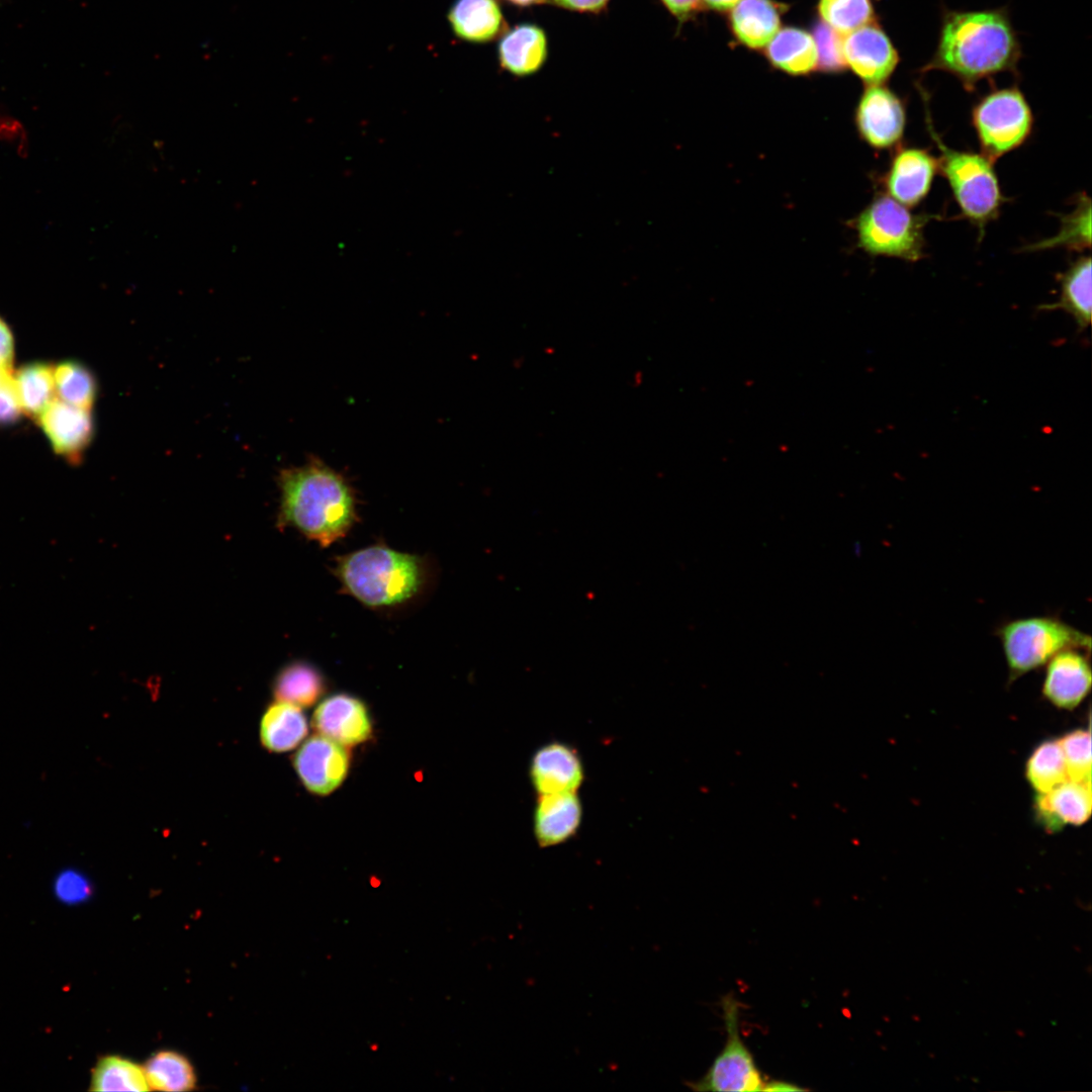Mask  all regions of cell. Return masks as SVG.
<instances>
[{"instance_id":"obj_1","label":"cell","mask_w":1092,"mask_h":1092,"mask_svg":"<svg viewBox=\"0 0 1092 1092\" xmlns=\"http://www.w3.org/2000/svg\"><path fill=\"white\" fill-rule=\"evenodd\" d=\"M1021 57V43L1007 9H944L935 51L920 73L945 72L972 92L982 80L1016 73Z\"/></svg>"},{"instance_id":"obj_2","label":"cell","mask_w":1092,"mask_h":1092,"mask_svg":"<svg viewBox=\"0 0 1092 1092\" xmlns=\"http://www.w3.org/2000/svg\"><path fill=\"white\" fill-rule=\"evenodd\" d=\"M278 484V526L292 528L322 547L343 539L358 520L354 489L322 461L283 469Z\"/></svg>"},{"instance_id":"obj_3","label":"cell","mask_w":1092,"mask_h":1092,"mask_svg":"<svg viewBox=\"0 0 1092 1092\" xmlns=\"http://www.w3.org/2000/svg\"><path fill=\"white\" fill-rule=\"evenodd\" d=\"M333 571L342 590L373 610L412 604L427 590L431 576L426 558L384 544L340 556Z\"/></svg>"},{"instance_id":"obj_4","label":"cell","mask_w":1092,"mask_h":1092,"mask_svg":"<svg viewBox=\"0 0 1092 1092\" xmlns=\"http://www.w3.org/2000/svg\"><path fill=\"white\" fill-rule=\"evenodd\" d=\"M927 130L939 157L938 172L945 178L966 219L984 235L985 226L998 217L1005 202L994 162L983 154L961 151L945 145L935 131L926 110Z\"/></svg>"},{"instance_id":"obj_5","label":"cell","mask_w":1092,"mask_h":1092,"mask_svg":"<svg viewBox=\"0 0 1092 1092\" xmlns=\"http://www.w3.org/2000/svg\"><path fill=\"white\" fill-rule=\"evenodd\" d=\"M995 634L1004 653L1009 680L1037 669L1062 650H1091V637L1056 615L1021 617L1000 624Z\"/></svg>"},{"instance_id":"obj_6","label":"cell","mask_w":1092,"mask_h":1092,"mask_svg":"<svg viewBox=\"0 0 1092 1092\" xmlns=\"http://www.w3.org/2000/svg\"><path fill=\"white\" fill-rule=\"evenodd\" d=\"M930 217L912 212L888 195H880L855 218L858 246L872 256L916 262L923 257V231Z\"/></svg>"},{"instance_id":"obj_7","label":"cell","mask_w":1092,"mask_h":1092,"mask_svg":"<svg viewBox=\"0 0 1092 1092\" xmlns=\"http://www.w3.org/2000/svg\"><path fill=\"white\" fill-rule=\"evenodd\" d=\"M982 154L995 162L1022 146L1033 129L1031 107L1017 86L995 88L974 104L971 113Z\"/></svg>"},{"instance_id":"obj_8","label":"cell","mask_w":1092,"mask_h":1092,"mask_svg":"<svg viewBox=\"0 0 1092 1092\" xmlns=\"http://www.w3.org/2000/svg\"><path fill=\"white\" fill-rule=\"evenodd\" d=\"M726 1041L707 1073L689 1083L696 1091H762L764 1081L739 1029L740 1002L733 995L721 999Z\"/></svg>"},{"instance_id":"obj_9","label":"cell","mask_w":1092,"mask_h":1092,"mask_svg":"<svg viewBox=\"0 0 1092 1092\" xmlns=\"http://www.w3.org/2000/svg\"><path fill=\"white\" fill-rule=\"evenodd\" d=\"M907 122L905 100L884 84L867 85L855 110L859 136L872 148H897Z\"/></svg>"},{"instance_id":"obj_10","label":"cell","mask_w":1092,"mask_h":1092,"mask_svg":"<svg viewBox=\"0 0 1092 1092\" xmlns=\"http://www.w3.org/2000/svg\"><path fill=\"white\" fill-rule=\"evenodd\" d=\"M843 55L846 66L867 85L884 84L900 63L896 47L877 21L845 34Z\"/></svg>"},{"instance_id":"obj_11","label":"cell","mask_w":1092,"mask_h":1092,"mask_svg":"<svg viewBox=\"0 0 1092 1092\" xmlns=\"http://www.w3.org/2000/svg\"><path fill=\"white\" fill-rule=\"evenodd\" d=\"M292 763L307 791L326 796L345 781L350 755L345 745L318 734L303 742L294 754Z\"/></svg>"},{"instance_id":"obj_12","label":"cell","mask_w":1092,"mask_h":1092,"mask_svg":"<svg viewBox=\"0 0 1092 1092\" xmlns=\"http://www.w3.org/2000/svg\"><path fill=\"white\" fill-rule=\"evenodd\" d=\"M937 173V158L927 150L897 147L883 184L888 196L910 208L925 199Z\"/></svg>"},{"instance_id":"obj_13","label":"cell","mask_w":1092,"mask_h":1092,"mask_svg":"<svg viewBox=\"0 0 1092 1092\" xmlns=\"http://www.w3.org/2000/svg\"><path fill=\"white\" fill-rule=\"evenodd\" d=\"M1090 651L1068 648L1046 662L1042 695L1059 709L1073 710L1090 692Z\"/></svg>"},{"instance_id":"obj_14","label":"cell","mask_w":1092,"mask_h":1092,"mask_svg":"<svg viewBox=\"0 0 1092 1092\" xmlns=\"http://www.w3.org/2000/svg\"><path fill=\"white\" fill-rule=\"evenodd\" d=\"M312 726L321 735L345 746L363 743L372 734L367 706L348 694H335L324 699L314 710Z\"/></svg>"},{"instance_id":"obj_15","label":"cell","mask_w":1092,"mask_h":1092,"mask_svg":"<svg viewBox=\"0 0 1092 1092\" xmlns=\"http://www.w3.org/2000/svg\"><path fill=\"white\" fill-rule=\"evenodd\" d=\"M530 778L539 795L576 792L583 781V766L572 746L551 742L534 753Z\"/></svg>"},{"instance_id":"obj_16","label":"cell","mask_w":1092,"mask_h":1092,"mask_svg":"<svg viewBox=\"0 0 1092 1092\" xmlns=\"http://www.w3.org/2000/svg\"><path fill=\"white\" fill-rule=\"evenodd\" d=\"M38 418L55 451L69 458L79 457L92 438L90 411L59 398L55 397Z\"/></svg>"},{"instance_id":"obj_17","label":"cell","mask_w":1092,"mask_h":1092,"mask_svg":"<svg viewBox=\"0 0 1092 1092\" xmlns=\"http://www.w3.org/2000/svg\"><path fill=\"white\" fill-rule=\"evenodd\" d=\"M1091 783L1068 780L1056 788L1037 794L1035 814L1049 831L1063 826L1081 825L1091 815Z\"/></svg>"},{"instance_id":"obj_18","label":"cell","mask_w":1092,"mask_h":1092,"mask_svg":"<svg viewBox=\"0 0 1092 1092\" xmlns=\"http://www.w3.org/2000/svg\"><path fill=\"white\" fill-rule=\"evenodd\" d=\"M582 808L576 792L539 795L534 811V833L541 847L560 844L577 830Z\"/></svg>"},{"instance_id":"obj_19","label":"cell","mask_w":1092,"mask_h":1092,"mask_svg":"<svg viewBox=\"0 0 1092 1092\" xmlns=\"http://www.w3.org/2000/svg\"><path fill=\"white\" fill-rule=\"evenodd\" d=\"M548 55L545 31L538 25L524 23L503 34L497 57L500 67L509 73L525 77L537 73Z\"/></svg>"},{"instance_id":"obj_20","label":"cell","mask_w":1092,"mask_h":1092,"mask_svg":"<svg viewBox=\"0 0 1092 1092\" xmlns=\"http://www.w3.org/2000/svg\"><path fill=\"white\" fill-rule=\"evenodd\" d=\"M783 11L775 0H740L730 10V29L747 49L761 50L779 31Z\"/></svg>"},{"instance_id":"obj_21","label":"cell","mask_w":1092,"mask_h":1092,"mask_svg":"<svg viewBox=\"0 0 1092 1092\" xmlns=\"http://www.w3.org/2000/svg\"><path fill=\"white\" fill-rule=\"evenodd\" d=\"M448 20L458 38L474 43L491 41L505 28L496 0H455L448 12Z\"/></svg>"},{"instance_id":"obj_22","label":"cell","mask_w":1092,"mask_h":1092,"mask_svg":"<svg viewBox=\"0 0 1092 1092\" xmlns=\"http://www.w3.org/2000/svg\"><path fill=\"white\" fill-rule=\"evenodd\" d=\"M1059 300L1039 306L1042 310H1064L1072 315L1081 332L1091 324V257L1082 256L1058 276Z\"/></svg>"},{"instance_id":"obj_23","label":"cell","mask_w":1092,"mask_h":1092,"mask_svg":"<svg viewBox=\"0 0 1092 1092\" xmlns=\"http://www.w3.org/2000/svg\"><path fill=\"white\" fill-rule=\"evenodd\" d=\"M765 56L776 69L791 75H806L817 69L815 39L799 27L780 28L766 44Z\"/></svg>"},{"instance_id":"obj_24","label":"cell","mask_w":1092,"mask_h":1092,"mask_svg":"<svg viewBox=\"0 0 1092 1092\" xmlns=\"http://www.w3.org/2000/svg\"><path fill=\"white\" fill-rule=\"evenodd\" d=\"M307 732V719L301 708L285 702L270 705L260 723L261 742L273 752L295 748Z\"/></svg>"},{"instance_id":"obj_25","label":"cell","mask_w":1092,"mask_h":1092,"mask_svg":"<svg viewBox=\"0 0 1092 1092\" xmlns=\"http://www.w3.org/2000/svg\"><path fill=\"white\" fill-rule=\"evenodd\" d=\"M326 691L323 673L311 663L297 660L283 666L273 684L277 701L300 708L313 705Z\"/></svg>"},{"instance_id":"obj_26","label":"cell","mask_w":1092,"mask_h":1092,"mask_svg":"<svg viewBox=\"0 0 1092 1092\" xmlns=\"http://www.w3.org/2000/svg\"><path fill=\"white\" fill-rule=\"evenodd\" d=\"M143 1069L151 1090L191 1091L196 1087L194 1067L181 1053L158 1051L147 1060Z\"/></svg>"},{"instance_id":"obj_27","label":"cell","mask_w":1092,"mask_h":1092,"mask_svg":"<svg viewBox=\"0 0 1092 1092\" xmlns=\"http://www.w3.org/2000/svg\"><path fill=\"white\" fill-rule=\"evenodd\" d=\"M90 1091H150L143 1067L117 1055L100 1058L91 1071Z\"/></svg>"},{"instance_id":"obj_28","label":"cell","mask_w":1092,"mask_h":1092,"mask_svg":"<svg viewBox=\"0 0 1092 1092\" xmlns=\"http://www.w3.org/2000/svg\"><path fill=\"white\" fill-rule=\"evenodd\" d=\"M22 412L39 417L55 398L54 369L43 363L22 366L13 375Z\"/></svg>"},{"instance_id":"obj_29","label":"cell","mask_w":1092,"mask_h":1092,"mask_svg":"<svg viewBox=\"0 0 1092 1092\" xmlns=\"http://www.w3.org/2000/svg\"><path fill=\"white\" fill-rule=\"evenodd\" d=\"M1059 247L1069 251H1085L1091 247V200L1085 193L1078 196L1073 211L1061 217V228L1055 237L1032 244L1026 250Z\"/></svg>"},{"instance_id":"obj_30","label":"cell","mask_w":1092,"mask_h":1092,"mask_svg":"<svg viewBox=\"0 0 1092 1092\" xmlns=\"http://www.w3.org/2000/svg\"><path fill=\"white\" fill-rule=\"evenodd\" d=\"M1026 779L1037 794L1045 793L1069 780L1059 740L1040 743L1026 762Z\"/></svg>"},{"instance_id":"obj_31","label":"cell","mask_w":1092,"mask_h":1092,"mask_svg":"<svg viewBox=\"0 0 1092 1092\" xmlns=\"http://www.w3.org/2000/svg\"><path fill=\"white\" fill-rule=\"evenodd\" d=\"M58 398L73 406L90 411L96 396L93 374L82 364L66 361L54 369Z\"/></svg>"},{"instance_id":"obj_32","label":"cell","mask_w":1092,"mask_h":1092,"mask_svg":"<svg viewBox=\"0 0 1092 1092\" xmlns=\"http://www.w3.org/2000/svg\"><path fill=\"white\" fill-rule=\"evenodd\" d=\"M817 10L822 22L843 35L876 21L873 0H818Z\"/></svg>"},{"instance_id":"obj_33","label":"cell","mask_w":1092,"mask_h":1092,"mask_svg":"<svg viewBox=\"0 0 1092 1092\" xmlns=\"http://www.w3.org/2000/svg\"><path fill=\"white\" fill-rule=\"evenodd\" d=\"M1059 743L1069 780L1091 783L1090 730H1073L1059 739Z\"/></svg>"},{"instance_id":"obj_34","label":"cell","mask_w":1092,"mask_h":1092,"mask_svg":"<svg viewBox=\"0 0 1092 1092\" xmlns=\"http://www.w3.org/2000/svg\"><path fill=\"white\" fill-rule=\"evenodd\" d=\"M817 48V68L826 73H838L847 66L843 55L844 35L824 22L816 24L813 32Z\"/></svg>"},{"instance_id":"obj_35","label":"cell","mask_w":1092,"mask_h":1092,"mask_svg":"<svg viewBox=\"0 0 1092 1092\" xmlns=\"http://www.w3.org/2000/svg\"><path fill=\"white\" fill-rule=\"evenodd\" d=\"M57 898L67 904L88 900L92 893L89 879L79 871L70 869L59 873L54 883Z\"/></svg>"},{"instance_id":"obj_36","label":"cell","mask_w":1092,"mask_h":1092,"mask_svg":"<svg viewBox=\"0 0 1092 1092\" xmlns=\"http://www.w3.org/2000/svg\"><path fill=\"white\" fill-rule=\"evenodd\" d=\"M21 412L12 374L0 384V424L14 422Z\"/></svg>"},{"instance_id":"obj_37","label":"cell","mask_w":1092,"mask_h":1092,"mask_svg":"<svg viewBox=\"0 0 1092 1092\" xmlns=\"http://www.w3.org/2000/svg\"><path fill=\"white\" fill-rule=\"evenodd\" d=\"M664 7L677 20L685 21L694 15L701 6V0H660Z\"/></svg>"},{"instance_id":"obj_38","label":"cell","mask_w":1092,"mask_h":1092,"mask_svg":"<svg viewBox=\"0 0 1092 1092\" xmlns=\"http://www.w3.org/2000/svg\"><path fill=\"white\" fill-rule=\"evenodd\" d=\"M13 354L12 334L5 322L0 318V367L11 369Z\"/></svg>"},{"instance_id":"obj_39","label":"cell","mask_w":1092,"mask_h":1092,"mask_svg":"<svg viewBox=\"0 0 1092 1092\" xmlns=\"http://www.w3.org/2000/svg\"><path fill=\"white\" fill-rule=\"evenodd\" d=\"M556 6L577 11L598 13L603 10L610 0H551Z\"/></svg>"},{"instance_id":"obj_40","label":"cell","mask_w":1092,"mask_h":1092,"mask_svg":"<svg viewBox=\"0 0 1092 1092\" xmlns=\"http://www.w3.org/2000/svg\"><path fill=\"white\" fill-rule=\"evenodd\" d=\"M804 1089L785 1081L764 1082L762 1091H803Z\"/></svg>"},{"instance_id":"obj_41","label":"cell","mask_w":1092,"mask_h":1092,"mask_svg":"<svg viewBox=\"0 0 1092 1092\" xmlns=\"http://www.w3.org/2000/svg\"><path fill=\"white\" fill-rule=\"evenodd\" d=\"M740 0H701V4L716 11L731 10Z\"/></svg>"},{"instance_id":"obj_42","label":"cell","mask_w":1092,"mask_h":1092,"mask_svg":"<svg viewBox=\"0 0 1092 1092\" xmlns=\"http://www.w3.org/2000/svg\"><path fill=\"white\" fill-rule=\"evenodd\" d=\"M507 1L514 4V5L525 7V6H531V5H534V4H537V3H541L544 0H507Z\"/></svg>"},{"instance_id":"obj_43","label":"cell","mask_w":1092,"mask_h":1092,"mask_svg":"<svg viewBox=\"0 0 1092 1092\" xmlns=\"http://www.w3.org/2000/svg\"><path fill=\"white\" fill-rule=\"evenodd\" d=\"M12 375L11 369L0 367V384Z\"/></svg>"}]
</instances>
